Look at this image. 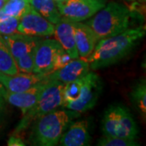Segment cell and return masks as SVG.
<instances>
[{"label": "cell", "mask_w": 146, "mask_h": 146, "mask_svg": "<svg viewBox=\"0 0 146 146\" xmlns=\"http://www.w3.org/2000/svg\"><path fill=\"white\" fill-rule=\"evenodd\" d=\"M7 145L8 146H25V144L22 141L20 136H18L16 134H14L11 136L7 141Z\"/></svg>", "instance_id": "obj_26"}, {"label": "cell", "mask_w": 146, "mask_h": 146, "mask_svg": "<svg viewBox=\"0 0 146 146\" xmlns=\"http://www.w3.org/2000/svg\"><path fill=\"white\" fill-rule=\"evenodd\" d=\"M145 35V28L127 29L118 35L99 40L87 61L89 68L98 70L111 66L125 58Z\"/></svg>", "instance_id": "obj_1"}, {"label": "cell", "mask_w": 146, "mask_h": 146, "mask_svg": "<svg viewBox=\"0 0 146 146\" xmlns=\"http://www.w3.org/2000/svg\"><path fill=\"white\" fill-rule=\"evenodd\" d=\"M89 141L88 123L82 120L69 126L68 130L63 131L58 142L63 146H85L89 145Z\"/></svg>", "instance_id": "obj_15"}, {"label": "cell", "mask_w": 146, "mask_h": 146, "mask_svg": "<svg viewBox=\"0 0 146 146\" xmlns=\"http://www.w3.org/2000/svg\"><path fill=\"white\" fill-rule=\"evenodd\" d=\"M2 36L16 60L33 50L41 40L38 38V36H29L21 33H15L12 35Z\"/></svg>", "instance_id": "obj_16"}, {"label": "cell", "mask_w": 146, "mask_h": 146, "mask_svg": "<svg viewBox=\"0 0 146 146\" xmlns=\"http://www.w3.org/2000/svg\"><path fill=\"white\" fill-rule=\"evenodd\" d=\"M1 99H2V98H0V106H1V102H1Z\"/></svg>", "instance_id": "obj_29"}, {"label": "cell", "mask_w": 146, "mask_h": 146, "mask_svg": "<svg viewBox=\"0 0 146 146\" xmlns=\"http://www.w3.org/2000/svg\"><path fill=\"white\" fill-rule=\"evenodd\" d=\"M54 1H60V0H54Z\"/></svg>", "instance_id": "obj_30"}, {"label": "cell", "mask_w": 146, "mask_h": 146, "mask_svg": "<svg viewBox=\"0 0 146 146\" xmlns=\"http://www.w3.org/2000/svg\"><path fill=\"white\" fill-rule=\"evenodd\" d=\"M34 50L16 60V65L20 72H33L34 67Z\"/></svg>", "instance_id": "obj_23"}, {"label": "cell", "mask_w": 146, "mask_h": 146, "mask_svg": "<svg viewBox=\"0 0 146 146\" xmlns=\"http://www.w3.org/2000/svg\"><path fill=\"white\" fill-rule=\"evenodd\" d=\"M46 74L19 72L16 75H7L0 72V82L11 92H24L31 89L42 81L47 80Z\"/></svg>", "instance_id": "obj_11"}, {"label": "cell", "mask_w": 146, "mask_h": 146, "mask_svg": "<svg viewBox=\"0 0 146 146\" xmlns=\"http://www.w3.org/2000/svg\"><path fill=\"white\" fill-rule=\"evenodd\" d=\"M131 101L141 116L146 117V84L145 80H141L134 86L131 94Z\"/></svg>", "instance_id": "obj_20"}, {"label": "cell", "mask_w": 146, "mask_h": 146, "mask_svg": "<svg viewBox=\"0 0 146 146\" xmlns=\"http://www.w3.org/2000/svg\"><path fill=\"white\" fill-rule=\"evenodd\" d=\"M130 21L131 11L125 5L110 2L98 11L86 25L99 41L127 30L129 29Z\"/></svg>", "instance_id": "obj_2"}, {"label": "cell", "mask_w": 146, "mask_h": 146, "mask_svg": "<svg viewBox=\"0 0 146 146\" xmlns=\"http://www.w3.org/2000/svg\"><path fill=\"white\" fill-rule=\"evenodd\" d=\"M7 2V0H0V10H2V8L4 7Z\"/></svg>", "instance_id": "obj_27"}, {"label": "cell", "mask_w": 146, "mask_h": 146, "mask_svg": "<svg viewBox=\"0 0 146 146\" xmlns=\"http://www.w3.org/2000/svg\"><path fill=\"white\" fill-rule=\"evenodd\" d=\"M103 136L136 139L138 127L132 115L126 107L120 105L110 106L102 120Z\"/></svg>", "instance_id": "obj_5"}, {"label": "cell", "mask_w": 146, "mask_h": 146, "mask_svg": "<svg viewBox=\"0 0 146 146\" xmlns=\"http://www.w3.org/2000/svg\"><path fill=\"white\" fill-rule=\"evenodd\" d=\"M100 146H136L138 145L135 139L123 138L117 136H103L98 143Z\"/></svg>", "instance_id": "obj_22"}, {"label": "cell", "mask_w": 146, "mask_h": 146, "mask_svg": "<svg viewBox=\"0 0 146 146\" xmlns=\"http://www.w3.org/2000/svg\"><path fill=\"white\" fill-rule=\"evenodd\" d=\"M2 87H3V84L0 82V98H2V97H1V89H2Z\"/></svg>", "instance_id": "obj_28"}, {"label": "cell", "mask_w": 146, "mask_h": 146, "mask_svg": "<svg viewBox=\"0 0 146 146\" xmlns=\"http://www.w3.org/2000/svg\"><path fill=\"white\" fill-rule=\"evenodd\" d=\"M20 22V18L8 17L4 21L0 22V35L8 36L17 33V27Z\"/></svg>", "instance_id": "obj_24"}, {"label": "cell", "mask_w": 146, "mask_h": 146, "mask_svg": "<svg viewBox=\"0 0 146 146\" xmlns=\"http://www.w3.org/2000/svg\"><path fill=\"white\" fill-rule=\"evenodd\" d=\"M30 0H7L0 10V22L8 17L20 18L31 9Z\"/></svg>", "instance_id": "obj_18"}, {"label": "cell", "mask_w": 146, "mask_h": 146, "mask_svg": "<svg viewBox=\"0 0 146 146\" xmlns=\"http://www.w3.org/2000/svg\"><path fill=\"white\" fill-rule=\"evenodd\" d=\"M64 84L58 80H48L35 104L23 115L24 116L16 127L14 134L25 131L40 117L61 106L63 104Z\"/></svg>", "instance_id": "obj_4"}, {"label": "cell", "mask_w": 146, "mask_h": 146, "mask_svg": "<svg viewBox=\"0 0 146 146\" xmlns=\"http://www.w3.org/2000/svg\"><path fill=\"white\" fill-rule=\"evenodd\" d=\"M82 78L77 79L64 84L63 92V106L70 104L77 101L80 95L81 86H82Z\"/></svg>", "instance_id": "obj_21"}, {"label": "cell", "mask_w": 146, "mask_h": 146, "mask_svg": "<svg viewBox=\"0 0 146 146\" xmlns=\"http://www.w3.org/2000/svg\"><path fill=\"white\" fill-rule=\"evenodd\" d=\"M102 89V84L99 76L94 72H88L82 78V86L79 99L63 107L77 113L85 112L96 105Z\"/></svg>", "instance_id": "obj_7"}, {"label": "cell", "mask_w": 146, "mask_h": 146, "mask_svg": "<svg viewBox=\"0 0 146 146\" xmlns=\"http://www.w3.org/2000/svg\"><path fill=\"white\" fill-rule=\"evenodd\" d=\"M17 33L29 36H51L54 33V25L32 7L21 17Z\"/></svg>", "instance_id": "obj_8"}, {"label": "cell", "mask_w": 146, "mask_h": 146, "mask_svg": "<svg viewBox=\"0 0 146 146\" xmlns=\"http://www.w3.org/2000/svg\"><path fill=\"white\" fill-rule=\"evenodd\" d=\"M79 113L72 110H53L33 123L30 140L35 145H56L72 118Z\"/></svg>", "instance_id": "obj_3"}, {"label": "cell", "mask_w": 146, "mask_h": 146, "mask_svg": "<svg viewBox=\"0 0 146 146\" xmlns=\"http://www.w3.org/2000/svg\"><path fill=\"white\" fill-rule=\"evenodd\" d=\"M54 34L56 41L71 57L72 58H79L74 36L73 21L62 17L61 20L54 25Z\"/></svg>", "instance_id": "obj_14"}, {"label": "cell", "mask_w": 146, "mask_h": 146, "mask_svg": "<svg viewBox=\"0 0 146 146\" xmlns=\"http://www.w3.org/2000/svg\"><path fill=\"white\" fill-rule=\"evenodd\" d=\"M89 64L85 58H72L62 68L46 75L49 80H58L63 84L69 83L84 76L89 72Z\"/></svg>", "instance_id": "obj_12"}, {"label": "cell", "mask_w": 146, "mask_h": 146, "mask_svg": "<svg viewBox=\"0 0 146 146\" xmlns=\"http://www.w3.org/2000/svg\"><path fill=\"white\" fill-rule=\"evenodd\" d=\"M72 59V58L71 57L68 53L63 50V48H61L58 50V52L56 54L54 59V62H53L52 68H51L50 72L48 74L57 71L58 69L62 68L65 65H67ZM48 74H46V75H48Z\"/></svg>", "instance_id": "obj_25"}, {"label": "cell", "mask_w": 146, "mask_h": 146, "mask_svg": "<svg viewBox=\"0 0 146 146\" xmlns=\"http://www.w3.org/2000/svg\"><path fill=\"white\" fill-rule=\"evenodd\" d=\"M48 80V79L45 80L31 89L18 93L8 91L3 86L1 89V97L11 105L21 109L24 115L35 104Z\"/></svg>", "instance_id": "obj_10"}, {"label": "cell", "mask_w": 146, "mask_h": 146, "mask_svg": "<svg viewBox=\"0 0 146 146\" xmlns=\"http://www.w3.org/2000/svg\"><path fill=\"white\" fill-rule=\"evenodd\" d=\"M106 0H60L57 1L62 17L74 22H81L94 16L106 6Z\"/></svg>", "instance_id": "obj_6"}, {"label": "cell", "mask_w": 146, "mask_h": 146, "mask_svg": "<svg viewBox=\"0 0 146 146\" xmlns=\"http://www.w3.org/2000/svg\"><path fill=\"white\" fill-rule=\"evenodd\" d=\"M0 72L7 75L19 73L16 59L12 56L4 39L0 35Z\"/></svg>", "instance_id": "obj_19"}, {"label": "cell", "mask_w": 146, "mask_h": 146, "mask_svg": "<svg viewBox=\"0 0 146 146\" xmlns=\"http://www.w3.org/2000/svg\"><path fill=\"white\" fill-rule=\"evenodd\" d=\"M61 48L62 46L56 40H40L34 50V67L33 72L46 75L50 72L54 57Z\"/></svg>", "instance_id": "obj_9"}, {"label": "cell", "mask_w": 146, "mask_h": 146, "mask_svg": "<svg viewBox=\"0 0 146 146\" xmlns=\"http://www.w3.org/2000/svg\"><path fill=\"white\" fill-rule=\"evenodd\" d=\"M74 36L79 57L87 59L98 42L93 30L86 24L74 22Z\"/></svg>", "instance_id": "obj_13"}, {"label": "cell", "mask_w": 146, "mask_h": 146, "mask_svg": "<svg viewBox=\"0 0 146 146\" xmlns=\"http://www.w3.org/2000/svg\"><path fill=\"white\" fill-rule=\"evenodd\" d=\"M30 4L40 15L54 25L62 18L54 0H30Z\"/></svg>", "instance_id": "obj_17"}]
</instances>
